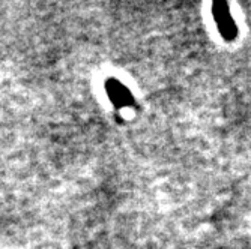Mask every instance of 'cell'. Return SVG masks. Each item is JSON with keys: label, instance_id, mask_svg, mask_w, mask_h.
Instances as JSON below:
<instances>
[{"label": "cell", "instance_id": "cell-1", "mask_svg": "<svg viewBox=\"0 0 251 249\" xmlns=\"http://www.w3.org/2000/svg\"><path fill=\"white\" fill-rule=\"evenodd\" d=\"M212 14L217 21V26H218L221 36L226 41H233L238 35V29H236L235 21L230 15L229 6L223 2H217L212 5Z\"/></svg>", "mask_w": 251, "mask_h": 249}]
</instances>
